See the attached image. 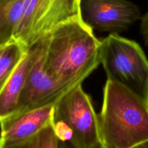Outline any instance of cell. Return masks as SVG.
I'll list each match as a JSON object with an SVG mask.
<instances>
[{
	"label": "cell",
	"instance_id": "1",
	"mask_svg": "<svg viewBox=\"0 0 148 148\" xmlns=\"http://www.w3.org/2000/svg\"><path fill=\"white\" fill-rule=\"evenodd\" d=\"M101 46L82 17L68 20L46 35L45 69L55 80L74 88L100 65Z\"/></svg>",
	"mask_w": 148,
	"mask_h": 148
},
{
	"label": "cell",
	"instance_id": "2",
	"mask_svg": "<svg viewBox=\"0 0 148 148\" xmlns=\"http://www.w3.org/2000/svg\"><path fill=\"white\" fill-rule=\"evenodd\" d=\"M101 148H131L148 140V103L107 79L98 116Z\"/></svg>",
	"mask_w": 148,
	"mask_h": 148
},
{
	"label": "cell",
	"instance_id": "3",
	"mask_svg": "<svg viewBox=\"0 0 148 148\" xmlns=\"http://www.w3.org/2000/svg\"><path fill=\"white\" fill-rule=\"evenodd\" d=\"M52 124L60 141L72 148H98V115L90 97L79 85L54 104Z\"/></svg>",
	"mask_w": 148,
	"mask_h": 148
},
{
	"label": "cell",
	"instance_id": "4",
	"mask_svg": "<svg viewBox=\"0 0 148 148\" xmlns=\"http://www.w3.org/2000/svg\"><path fill=\"white\" fill-rule=\"evenodd\" d=\"M101 64L108 79L148 103V59L137 42L117 33L108 35L101 40Z\"/></svg>",
	"mask_w": 148,
	"mask_h": 148
},
{
	"label": "cell",
	"instance_id": "5",
	"mask_svg": "<svg viewBox=\"0 0 148 148\" xmlns=\"http://www.w3.org/2000/svg\"><path fill=\"white\" fill-rule=\"evenodd\" d=\"M81 0H25L14 40L27 50L62 23L81 17Z\"/></svg>",
	"mask_w": 148,
	"mask_h": 148
},
{
	"label": "cell",
	"instance_id": "6",
	"mask_svg": "<svg viewBox=\"0 0 148 148\" xmlns=\"http://www.w3.org/2000/svg\"><path fill=\"white\" fill-rule=\"evenodd\" d=\"M81 17L92 30L117 33L141 19L138 6L128 0H81Z\"/></svg>",
	"mask_w": 148,
	"mask_h": 148
},
{
	"label": "cell",
	"instance_id": "7",
	"mask_svg": "<svg viewBox=\"0 0 148 148\" xmlns=\"http://www.w3.org/2000/svg\"><path fill=\"white\" fill-rule=\"evenodd\" d=\"M45 45L46 36L41 38L40 49L27 77L15 113L55 104L66 92L72 89L55 80L46 71Z\"/></svg>",
	"mask_w": 148,
	"mask_h": 148
},
{
	"label": "cell",
	"instance_id": "8",
	"mask_svg": "<svg viewBox=\"0 0 148 148\" xmlns=\"http://www.w3.org/2000/svg\"><path fill=\"white\" fill-rule=\"evenodd\" d=\"M54 104L15 113L0 122V147L19 146L27 143L52 123Z\"/></svg>",
	"mask_w": 148,
	"mask_h": 148
},
{
	"label": "cell",
	"instance_id": "9",
	"mask_svg": "<svg viewBox=\"0 0 148 148\" xmlns=\"http://www.w3.org/2000/svg\"><path fill=\"white\" fill-rule=\"evenodd\" d=\"M41 44V38L26 50L23 59L0 91V122L16 112L26 79Z\"/></svg>",
	"mask_w": 148,
	"mask_h": 148
},
{
	"label": "cell",
	"instance_id": "10",
	"mask_svg": "<svg viewBox=\"0 0 148 148\" xmlns=\"http://www.w3.org/2000/svg\"><path fill=\"white\" fill-rule=\"evenodd\" d=\"M25 0H0V47L14 40Z\"/></svg>",
	"mask_w": 148,
	"mask_h": 148
},
{
	"label": "cell",
	"instance_id": "11",
	"mask_svg": "<svg viewBox=\"0 0 148 148\" xmlns=\"http://www.w3.org/2000/svg\"><path fill=\"white\" fill-rule=\"evenodd\" d=\"M25 51L23 46L14 40L3 46L0 56V91L15 70Z\"/></svg>",
	"mask_w": 148,
	"mask_h": 148
},
{
	"label": "cell",
	"instance_id": "12",
	"mask_svg": "<svg viewBox=\"0 0 148 148\" xmlns=\"http://www.w3.org/2000/svg\"><path fill=\"white\" fill-rule=\"evenodd\" d=\"M19 148H60L59 140L52 123L40 130L27 143L17 146Z\"/></svg>",
	"mask_w": 148,
	"mask_h": 148
},
{
	"label": "cell",
	"instance_id": "13",
	"mask_svg": "<svg viewBox=\"0 0 148 148\" xmlns=\"http://www.w3.org/2000/svg\"><path fill=\"white\" fill-rule=\"evenodd\" d=\"M140 32L144 39L145 44L148 46V11L141 17Z\"/></svg>",
	"mask_w": 148,
	"mask_h": 148
},
{
	"label": "cell",
	"instance_id": "14",
	"mask_svg": "<svg viewBox=\"0 0 148 148\" xmlns=\"http://www.w3.org/2000/svg\"><path fill=\"white\" fill-rule=\"evenodd\" d=\"M59 146H60V148H72L69 143H66V142L60 141V140H59ZM98 148H101V147H98Z\"/></svg>",
	"mask_w": 148,
	"mask_h": 148
},
{
	"label": "cell",
	"instance_id": "15",
	"mask_svg": "<svg viewBox=\"0 0 148 148\" xmlns=\"http://www.w3.org/2000/svg\"><path fill=\"white\" fill-rule=\"evenodd\" d=\"M131 148H148V140L143 143H140V144L134 146V147Z\"/></svg>",
	"mask_w": 148,
	"mask_h": 148
},
{
	"label": "cell",
	"instance_id": "16",
	"mask_svg": "<svg viewBox=\"0 0 148 148\" xmlns=\"http://www.w3.org/2000/svg\"><path fill=\"white\" fill-rule=\"evenodd\" d=\"M1 148H19L17 146H12V147H0Z\"/></svg>",
	"mask_w": 148,
	"mask_h": 148
},
{
	"label": "cell",
	"instance_id": "17",
	"mask_svg": "<svg viewBox=\"0 0 148 148\" xmlns=\"http://www.w3.org/2000/svg\"><path fill=\"white\" fill-rule=\"evenodd\" d=\"M2 49H3V46H2V47H0V56H1V51H2Z\"/></svg>",
	"mask_w": 148,
	"mask_h": 148
},
{
	"label": "cell",
	"instance_id": "18",
	"mask_svg": "<svg viewBox=\"0 0 148 148\" xmlns=\"http://www.w3.org/2000/svg\"><path fill=\"white\" fill-rule=\"evenodd\" d=\"M0 148H1V147H0Z\"/></svg>",
	"mask_w": 148,
	"mask_h": 148
}]
</instances>
